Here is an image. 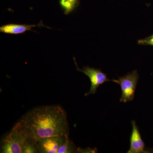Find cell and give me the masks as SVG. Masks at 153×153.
<instances>
[{
	"mask_svg": "<svg viewBox=\"0 0 153 153\" xmlns=\"http://www.w3.org/2000/svg\"><path fill=\"white\" fill-rule=\"evenodd\" d=\"M30 136L36 140L61 135H69L67 114L59 105L35 108L20 120Z\"/></svg>",
	"mask_w": 153,
	"mask_h": 153,
	"instance_id": "1",
	"label": "cell"
},
{
	"mask_svg": "<svg viewBox=\"0 0 153 153\" xmlns=\"http://www.w3.org/2000/svg\"><path fill=\"white\" fill-rule=\"evenodd\" d=\"M30 134L19 120L2 140L1 153H21L25 141Z\"/></svg>",
	"mask_w": 153,
	"mask_h": 153,
	"instance_id": "2",
	"label": "cell"
},
{
	"mask_svg": "<svg viewBox=\"0 0 153 153\" xmlns=\"http://www.w3.org/2000/svg\"><path fill=\"white\" fill-rule=\"evenodd\" d=\"M139 77L138 73L135 70L122 77H120L118 79L111 80L120 85L122 91L120 102L126 103L134 99Z\"/></svg>",
	"mask_w": 153,
	"mask_h": 153,
	"instance_id": "3",
	"label": "cell"
},
{
	"mask_svg": "<svg viewBox=\"0 0 153 153\" xmlns=\"http://www.w3.org/2000/svg\"><path fill=\"white\" fill-rule=\"evenodd\" d=\"M74 60L76 70L85 74L90 79L91 83L90 89L88 93L85 94V96L94 94L100 85L103 84L104 82L111 81L108 78L106 74L102 72L100 69L91 68L89 66H84L82 69H81L78 67L75 58H74Z\"/></svg>",
	"mask_w": 153,
	"mask_h": 153,
	"instance_id": "4",
	"label": "cell"
},
{
	"mask_svg": "<svg viewBox=\"0 0 153 153\" xmlns=\"http://www.w3.org/2000/svg\"><path fill=\"white\" fill-rule=\"evenodd\" d=\"M68 135L47 137L37 140L39 153H57V150L68 139Z\"/></svg>",
	"mask_w": 153,
	"mask_h": 153,
	"instance_id": "5",
	"label": "cell"
},
{
	"mask_svg": "<svg viewBox=\"0 0 153 153\" xmlns=\"http://www.w3.org/2000/svg\"><path fill=\"white\" fill-rule=\"evenodd\" d=\"M132 130L130 137V147L128 153L145 152V146L135 121H132Z\"/></svg>",
	"mask_w": 153,
	"mask_h": 153,
	"instance_id": "6",
	"label": "cell"
},
{
	"mask_svg": "<svg viewBox=\"0 0 153 153\" xmlns=\"http://www.w3.org/2000/svg\"><path fill=\"white\" fill-rule=\"evenodd\" d=\"M44 27L42 22L38 25H20V24H8L0 27V32L10 35H19L23 34L27 31H33L32 29L36 27Z\"/></svg>",
	"mask_w": 153,
	"mask_h": 153,
	"instance_id": "7",
	"label": "cell"
},
{
	"mask_svg": "<svg viewBox=\"0 0 153 153\" xmlns=\"http://www.w3.org/2000/svg\"><path fill=\"white\" fill-rule=\"evenodd\" d=\"M59 4L64 13L68 15L79 6V0H60Z\"/></svg>",
	"mask_w": 153,
	"mask_h": 153,
	"instance_id": "8",
	"label": "cell"
},
{
	"mask_svg": "<svg viewBox=\"0 0 153 153\" xmlns=\"http://www.w3.org/2000/svg\"><path fill=\"white\" fill-rule=\"evenodd\" d=\"M22 153H39L37 144V140L30 136L28 137L23 146Z\"/></svg>",
	"mask_w": 153,
	"mask_h": 153,
	"instance_id": "9",
	"label": "cell"
},
{
	"mask_svg": "<svg viewBox=\"0 0 153 153\" xmlns=\"http://www.w3.org/2000/svg\"><path fill=\"white\" fill-rule=\"evenodd\" d=\"M75 152H76V149L73 143L68 138L58 149L57 153H71Z\"/></svg>",
	"mask_w": 153,
	"mask_h": 153,
	"instance_id": "10",
	"label": "cell"
},
{
	"mask_svg": "<svg viewBox=\"0 0 153 153\" xmlns=\"http://www.w3.org/2000/svg\"><path fill=\"white\" fill-rule=\"evenodd\" d=\"M137 43L140 45L151 46L153 47V34L147 38L140 39L138 41Z\"/></svg>",
	"mask_w": 153,
	"mask_h": 153,
	"instance_id": "11",
	"label": "cell"
}]
</instances>
